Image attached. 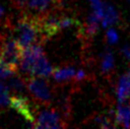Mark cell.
I'll return each instance as SVG.
<instances>
[{"mask_svg":"<svg viewBox=\"0 0 130 129\" xmlns=\"http://www.w3.org/2000/svg\"><path fill=\"white\" fill-rule=\"evenodd\" d=\"M14 73H15V70H13L12 68H10L9 66L0 61V79L1 80L8 79V77L12 76Z\"/></svg>","mask_w":130,"mask_h":129,"instance_id":"cell-16","label":"cell"},{"mask_svg":"<svg viewBox=\"0 0 130 129\" xmlns=\"http://www.w3.org/2000/svg\"><path fill=\"white\" fill-rule=\"evenodd\" d=\"M42 35L40 28L39 17L24 15L16 25V40L22 49H26L35 44L39 36Z\"/></svg>","mask_w":130,"mask_h":129,"instance_id":"cell-1","label":"cell"},{"mask_svg":"<svg viewBox=\"0 0 130 129\" xmlns=\"http://www.w3.org/2000/svg\"><path fill=\"white\" fill-rule=\"evenodd\" d=\"M9 88L12 89L14 93H17V94H21L24 91L25 87H26V84H25V81L22 79L20 76H14V77H11L10 81H9Z\"/></svg>","mask_w":130,"mask_h":129,"instance_id":"cell-13","label":"cell"},{"mask_svg":"<svg viewBox=\"0 0 130 129\" xmlns=\"http://www.w3.org/2000/svg\"><path fill=\"white\" fill-rule=\"evenodd\" d=\"M10 107L13 110H15L18 114H21L31 127L35 126L37 114L35 112L31 102L28 100V98H26L23 95L13 96L10 99Z\"/></svg>","mask_w":130,"mask_h":129,"instance_id":"cell-3","label":"cell"},{"mask_svg":"<svg viewBox=\"0 0 130 129\" xmlns=\"http://www.w3.org/2000/svg\"><path fill=\"white\" fill-rule=\"evenodd\" d=\"M35 128H61V118L55 110L44 109L37 114Z\"/></svg>","mask_w":130,"mask_h":129,"instance_id":"cell-6","label":"cell"},{"mask_svg":"<svg viewBox=\"0 0 130 129\" xmlns=\"http://www.w3.org/2000/svg\"><path fill=\"white\" fill-rule=\"evenodd\" d=\"M9 86L0 82V110L4 107L10 105V97H9Z\"/></svg>","mask_w":130,"mask_h":129,"instance_id":"cell-14","label":"cell"},{"mask_svg":"<svg viewBox=\"0 0 130 129\" xmlns=\"http://www.w3.org/2000/svg\"><path fill=\"white\" fill-rule=\"evenodd\" d=\"M116 97L118 103H125L130 98V79L128 74L120 76L116 87Z\"/></svg>","mask_w":130,"mask_h":129,"instance_id":"cell-9","label":"cell"},{"mask_svg":"<svg viewBox=\"0 0 130 129\" xmlns=\"http://www.w3.org/2000/svg\"><path fill=\"white\" fill-rule=\"evenodd\" d=\"M53 72H54L53 67L50 64L45 55L43 54L34 64V67H32L30 71V74L32 76H38V77L45 79V77H48L51 74H53Z\"/></svg>","mask_w":130,"mask_h":129,"instance_id":"cell-7","label":"cell"},{"mask_svg":"<svg viewBox=\"0 0 130 129\" xmlns=\"http://www.w3.org/2000/svg\"><path fill=\"white\" fill-rule=\"evenodd\" d=\"M115 66V59H114V55L111 51H108L102 58L101 61V71L102 73H109L114 69Z\"/></svg>","mask_w":130,"mask_h":129,"instance_id":"cell-12","label":"cell"},{"mask_svg":"<svg viewBox=\"0 0 130 129\" xmlns=\"http://www.w3.org/2000/svg\"><path fill=\"white\" fill-rule=\"evenodd\" d=\"M114 119L117 125L124 128H130V104L119 103L114 112Z\"/></svg>","mask_w":130,"mask_h":129,"instance_id":"cell-8","label":"cell"},{"mask_svg":"<svg viewBox=\"0 0 130 129\" xmlns=\"http://www.w3.org/2000/svg\"><path fill=\"white\" fill-rule=\"evenodd\" d=\"M27 88L40 102H50L52 99V93L50 90L47 83L43 80V77L32 76L31 79L28 80Z\"/></svg>","mask_w":130,"mask_h":129,"instance_id":"cell-4","label":"cell"},{"mask_svg":"<svg viewBox=\"0 0 130 129\" xmlns=\"http://www.w3.org/2000/svg\"><path fill=\"white\" fill-rule=\"evenodd\" d=\"M86 76H87V74H86V72L84 71V70H77L76 71V74H75V76H74V79H75L76 81H83V80H85L86 79Z\"/></svg>","mask_w":130,"mask_h":129,"instance_id":"cell-21","label":"cell"},{"mask_svg":"<svg viewBox=\"0 0 130 129\" xmlns=\"http://www.w3.org/2000/svg\"><path fill=\"white\" fill-rule=\"evenodd\" d=\"M96 122L100 124L101 127L103 128H110L112 126V124H111V118L110 117H106V116H99L96 118Z\"/></svg>","mask_w":130,"mask_h":129,"instance_id":"cell-19","label":"cell"},{"mask_svg":"<svg viewBox=\"0 0 130 129\" xmlns=\"http://www.w3.org/2000/svg\"><path fill=\"white\" fill-rule=\"evenodd\" d=\"M128 1H130V0H128Z\"/></svg>","mask_w":130,"mask_h":129,"instance_id":"cell-23","label":"cell"},{"mask_svg":"<svg viewBox=\"0 0 130 129\" xmlns=\"http://www.w3.org/2000/svg\"><path fill=\"white\" fill-rule=\"evenodd\" d=\"M3 15H4V9L2 6H0V18H1Z\"/></svg>","mask_w":130,"mask_h":129,"instance_id":"cell-22","label":"cell"},{"mask_svg":"<svg viewBox=\"0 0 130 129\" xmlns=\"http://www.w3.org/2000/svg\"><path fill=\"white\" fill-rule=\"evenodd\" d=\"M52 3V0H29L28 7L35 11L43 12L50 7Z\"/></svg>","mask_w":130,"mask_h":129,"instance_id":"cell-15","label":"cell"},{"mask_svg":"<svg viewBox=\"0 0 130 129\" xmlns=\"http://www.w3.org/2000/svg\"><path fill=\"white\" fill-rule=\"evenodd\" d=\"M23 49L18 44L16 39L9 38L2 44L0 50V61L7 64L13 70H17V67L21 64Z\"/></svg>","mask_w":130,"mask_h":129,"instance_id":"cell-2","label":"cell"},{"mask_svg":"<svg viewBox=\"0 0 130 129\" xmlns=\"http://www.w3.org/2000/svg\"><path fill=\"white\" fill-rule=\"evenodd\" d=\"M44 54L43 47L40 44H32L30 46L23 49L22 60H21V70L25 73H30L32 67L36 61Z\"/></svg>","mask_w":130,"mask_h":129,"instance_id":"cell-5","label":"cell"},{"mask_svg":"<svg viewBox=\"0 0 130 129\" xmlns=\"http://www.w3.org/2000/svg\"><path fill=\"white\" fill-rule=\"evenodd\" d=\"M75 20L72 17H61L59 20V28L60 30H62V29H66V28H70V27H72L74 24H75Z\"/></svg>","mask_w":130,"mask_h":129,"instance_id":"cell-18","label":"cell"},{"mask_svg":"<svg viewBox=\"0 0 130 129\" xmlns=\"http://www.w3.org/2000/svg\"><path fill=\"white\" fill-rule=\"evenodd\" d=\"M76 74V71L73 67H66V68H59L56 69L53 72V77L55 81L58 83H62L69 81L71 79H74V76Z\"/></svg>","mask_w":130,"mask_h":129,"instance_id":"cell-11","label":"cell"},{"mask_svg":"<svg viewBox=\"0 0 130 129\" xmlns=\"http://www.w3.org/2000/svg\"><path fill=\"white\" fill-rule=\"evenodd\" d=\"M13 1L18 9H25L29 4V0H13Z\"/></svg>","mask_w":130,"mask_h":129,"instance_id":"cell-20","label":"cell"},{"mask_svg":"<svg viewBox=\"0 0 130 129\" xmlns=\"http://www.w3.org/2000/svg\"><path fill=\"white\" fill-rule=\"evenodd\" d=\"M106 40L110 44H116L119 40V37H118V32L116 31L114 28L110 27L106 31Z\"/></svg>","mask_w":130,"mask_h":129,"instance_id":"cell-17","label":"cell"},{"mask_svg":"<svg viewBox=\"0 0 130 129\" xmlns=\"http://www.w3.org/2000/svg\"><path fill=\"white\" fill-rule=\"evenodd\" d=\"M118 21H119L118 12L115 10L113 6L105 3V12L103 18L101 20V26L103 28H108L110 26H114L115 24H117Z\"/></svg>","mask_w":130,"mask_h":129,"instance_id":"cell-10","label":"cell"}]
</instances>
